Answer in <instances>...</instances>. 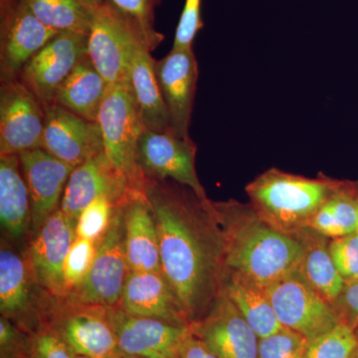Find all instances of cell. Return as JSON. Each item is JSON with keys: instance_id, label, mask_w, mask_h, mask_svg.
Returning a JSON list of instances; mask_svg holds the SVG:
<instances>
[{"instance_id": "15", "label": "cell", "mask_w": 358, "mask_h": 358, "mask_svg": "<svg viewBox=\"0 0 358 358\" xmlns=\"http://www.w3.org/2000/svg\"><path fill=\"white\" fill-rule=\"evenodd\" d=\"M58 33L33 14L26 0H17L13 8L0 17L1 83L17 79L30 59Z\"/></svg>"}, {"instance_id": "10", "label": "cell", "mask_w": 358, "mask_h": 358, "mask_svg": "<svg viewBox=\"0 0 358 358\" xmlns=\"http://www.w3.org/2000/svg\"><path fill=\"white\" fill-rule=\"evenodd\" d=\"M45 110L38 96L17 79L0 87V155L42 148Z\"/></svg>"}, {"instance_id": "3", "label": "cell", "mask_w": 358, "mask_h": 358, "mask_svg": "<svg viewBox=\"0 0 358 358\" xmlns=\"http://www.w3.org/2000/svg\"><path fill=\"white\" fill-rule=\"evenodd\" d=\"M338 183L327 178H305L271 169L251 181L246 192L253 210L263 220L284 231L294 226L305 227Z\"/></svg>"}, {"instance_id": "25", "label": "cell", "mask_w": 358, "mask_h": 358, "mask_svg": "<svg viewBox=\"0 0 358 358\" xmlns=\"http://www.w3.org/2000/svg\"><path fill=\"white\" fill-rule=\"evenodd\" d=\"M108 87L87 54L59 87L55 103L87 121L96 122Z\"/></svg>"}, {"instance_id": "46", "label": "cell", "mask_w": 358, "mask_h": 358, "mask_svg": "<svg viewBox=\"0 0 358 358\" xmlns=\"http://www.w3.org/2000/svg\"><path fill=\"white\" fill-rule=\"evenodd\" d=\"M75 358H89V357H84V355H76V357H75Z\"/></svg>"}, {"instance_id": "36", "label": "cell", "mask_w": 358, "mask_h": 358, "mask_svg": "<svg viewBox=\"0 0 358 358\" xmlns=\"http://www.w3.org/2000/svg\"><path fill=\"white\" fill-rule=\"evenodd\" d=\"M32 336L0 317V358H31Z\"/></svg>"}, {"instance_id": "35", "label": "cell", "mask_w": 358, "mask_h": 358, "mask_svg": "<svg viewBox=\"0 0 358 358\" xmlns=\"http://www.w3.org/2000/svg\"><path fill=\"white\" fill-rule=\"evenodd\" d=\"M334 265L345 284L358 280V234L336 238L329 245Z\"/></svg>"}, {"instance_id": "32", "label": "cell", "mask_w": 358, "mask_h": 358, "mask_svg": "<svg viewBox=\"0 0 358 358\" xmlns=\"http://www.w3.org/2000/svg\"><path fill=\"white\" fill-rule=\"evenodd\" d=\"M115 206L109 197H99L92 201L77 219V237L98 243L109 229Z\"/></svg>"}, {"instance_id": "24", "label": "cell", "mask_w": 358, "mask_h": 358, "mask_svg": "<svg viewBox=\"0 0 358 358\" xmlns=\"http://www.w3.org/2000/svg\"><path fill=\"white\" fill-rule=\"evenodd\" d=\"M129 83L145 129L157 133H173L155 74V59L143 42H140L134 51Z\"/></svg>"}, {"instance_id": "5", "label": "cell", "mask_w": 358, "mask_h": 358, "mask_svg": "<svg viewBox=\"0 0 358 358\" xmlns=\"http://www.w3.org/2000/svg\"><path fill=\"white\" fill-rule=\"evenodd\" d=\"M264 287L280 324L308 341L341 322L336 308L313 288L303 271Z\"/></svg>"}, {"instance_id": "4", "label": "cell", "mask_w": 358, "mask_h": 358, "mask_svg": "<svg viewBox=\"0 0 358 358\" xmlns=\"http://www.w3.org/2000/svg\"><path fill=\"white\" fill-rule=\"evenodd\" d=\"M96 122L108 159L131 189L143 192L145 178L138 166V148L145 127L129 81L109 85Z\"/></svg>"}, {"instance_id": "21", "label": "cell", "mask_w": 358, "mask_h": 358, "mask_svg": "<svg viewBox=\"0 0 358 358\" xmlns=\"http://www.w3.org/2000/svg\"><path fill=\"white\" fill-rule=\"evenodd\" d=\"M117 307L129 315L190 327L182 306L162 272H129Z\"/></svg>"}, {"instance_id": "19", "label": "cell", "mask_w": 358, "mask_h": 358, "mask_svg": "<svg viewBox=\"0 0 358 358\" xmlns=\"http://www.w3.org/2000/svg\"><path fill=\"white\" fill-rule=\"evenodd\" d=\"M131 190L127 178L102 152L75 167L66 186L60 208L66 215L77 221L81 212L99 197H109L119 205Z\"/></svg>"}, {"instance_id": "38", "label": "cell", "mask_w": 358, "mask_h": 358, "mask_svg": "<svg viewBox=\"0 0 358 358\" xmlns=\"http://www.w3.org/2000/svg\"><path fill=\"white\" fill-rule=\"evenodd\" d=\"M76 353L48 324L32 336L31 358H75Z\"/></svg>"}, {"instance_id": "33", "label": "cell", "mask_w": 358, "mask_h": 358, "mask_svg": "<svg viewBox=\"0 0 358 358\" xmlns=\"http://www.w3.org/2000/svg\"><path fill=\"white\" fill-rule=\"evenodd\" d=\"M96 242L76 237L66 258L64 279L67 296L84 282L96 253Z\"/></svg>"}, {"instance_id": "44", "label": "cell", "mask_w": 358, "mask_h": 358, "mask_svg": "<svg viewBox=\"0 0 358 358\" xmlns=\"http://www.w3.org/2000/svg\"><path fill=\"white\" fill-rule=\"evenodd\" d=\"M352 358H358V329L357 331V345H355V352H353Z\"/></svg>"}, {"instance_id": "42", "label": "cell", "mask_w": 358, "mask_h": 358, "mask_svg": "<svg viewBox=\"0 0 358 358\" xmlns=\"http://www.w3.org/2000/svg\"><path fill=\"white\" fill-rule=\"evenodd\" d=\"M81 1L92 10H94V9L98 8L99 6H103L108 0H81Z\"/></svg>"}, {"instance_id": "11", "label": "cell", "mask_w": 358, "mask_h": 358, "mask_svg": "<svg viewBox=\"0 0 358 358\" xmlns=\"http://www.w3.org/2000/svg\"><path fill=\"white\" fill-rule=\"evenodd\" d=\"M77 221L59 208L30 240L28 264L35 281L56 300L67 298L64 279L66 258L76 239Z\"/></svg>"}, {"instance_id": "18", "label": "cell", "mask_w": 358, "mask_h": 358, "mask_svg": "<svg viewBox=\"0 0 358 358\" xmlns=\"http://www.w3.org/2000/svg\"><path fill=\"white\" fill-rule=\"evenodd\" d=\"M189 327L218 358H258L260 338L223 291L210 312Z\"/></svg>"}, {"instance_id": "14", "label": "cell", "mask_w": 358, "mask_h": 358, "mask_svg": "<svg viewBox=\"0 0 358 358\" xmlns=\"http://www.w3.org/2000/svg\"><path fill=\"white\" fill-rule=\"evenodd\" d=\"M155 74L171 131L180 138H189L199 81V63L193 48L171 49L166 57L155 60Z\"/></svg>"}, {"instance_id": "26", "label": "cell", "mask_w": 358, "mask_h": 358, "mask_svg": "<svg viewBox=\"0 0 358 358\" xmlns=\"http://www.w3.org/2000/svg\"><path fill=\"white\" fill-rule=\"evenodd\" d=\"M222 291L243 315L259 338L279 331L278 320L265 287L243 274L231 272L223 282Z\"/></svg>"}, {"instance_id": "13", "label": "cell", "mask_w": 358, "mask_h": 358, "mask_svg": "<svg viewBox=\"0 0 358 358\" xmlns=\"http://www.w3.org/2000/svg\"><path fill=\"white\" fill-rule=\"evenodd\" d=\"M88 54V34L59 32L21 71L20 79L43 106L55 103L59 87Z\"/></svg>"}, {"instance_id": "40", "label": "cell", "mask_w": 358, "mask_h": 358, "mask_svg": "<svg viewBox=\"0 0 358 358\" xmlns=\"http://www.w3.org/2000/svg\"><path fill=\"white\" fill-rule=\"evenodd\" d=\"M174 358H218L209 350L203 341L195 336L190 329L181 341Z\"/></svg>"}, {"instance_id": "34", "label": "cell", "mask_w": 358, "mask_h": 358, "mask_svg": "<svg viewBox=\"0 0 358 358\" xmlns=\"http://www.w3.org/2000/svg\"><path fill=\"white\" fill-rule=\"evenodd\" d=\"M308 345L305 336L282 327L259 339L258 358H303Z\"/></svg>"}, {"instance_id": "7", "label": "cell", "mask_w": 358, "mask_h": 358, "mask_svg": "<svg viewBox=\"0 0 358 358\" xmlns=\"http://www.w3.org/2000/svg\"><path fill=\"white\" fill-rule=\"evenodd\" d=\"M129 274L121 203L115 206L109 229L96 244L95 260L88 275L65 300L106 308L117 307Z\"/></svg>"}, {"instance_id": "39", "label": "cell", "mask_w": 358, "mask_h": 358, "mask_svg": "<svg viewBox=\"0 0 358 358\" xmlns=\"http://www.w3.org/2000/svg\"><path fill=\"white\" fill-rule=\"evenodd\" d=\"M341 320L352 327L355 331L358 329V280L345 284L343 293L334 303Z\"/></svg>"}, {"instance_id": "12", "label": "cell", "mask_w": 358, "mask_h": 358, "mask_svg": "<svg viewBox=\"0 0 358 358\" xmlns=\"http://www.w3.org/2000/svg\"><path fill=\"white\" fill-rule=\"evenodd\" d=\"M197 147L189 138L145 129L138 141V162L145 178L169 179L208 199L195 167Z\"/></svg>"}, {"instance_id": "1", "label": "cell", "mask_w": 358, "mask_h": 358, "mask_svg": "<svg viewBox=\"0 0 358 358\" xmlns=\"http://www.w3.org/2000/svg\"><path fill=\"white\" fill-rule=\"evenodd\" d=\"M154 210L162 272L190 324L203 319L223 289V243L213 205L169 179L145 178Z\"/></svg>"}, {"instance_id": "20", "label": "cell", "mask_w": 358, "mask_h": 358, "mask_svg": "<svg viewBox=\"0 0 358 358\" xmlns=\"http://www.w3.org/2000/svg\"><path fill=\"white\" fill-rule=\"evenodd\" d=\"M31 199V236L61 206L65 188L75 167L44 148L18 155Z\"/></svg>"}, {"instance_id": "16", "label": "cell", "mask_w": 358, "mask_h": 358, "mask_svg": "<svg viewBox=\"0 0 358 358\" xmlns=\"http://www.w3.org/2000/svg\"><path fill=\"white\" fill-rule=\"evenodd\" d=\"M107 313L120 352L138 358H174L190 331L189 327L129 315L117 307L107 308Z\"/></svg>"}, {"instance_id": "43", "label": "cell", "mask_w": 358, "mask_h": 358, "mask_svg": "<svg viewBox=\"0 0 358 358\" xmlns=\"http://www.w3.org/2000/svg\"><path fill=\"white\" fill-rule=\"evenodd\" d=\"M110 358H138V357H133V355H126V353L120 352L115 353V355H113V357H110Z\"/></svg>"}, {"instance_id": "6", "label": "cell", "mask_w": 358, "mask_h": 358, "mask_svg": "<svg viewBox=\"0 0 358 358\" xmlns=\"http://www.w3.org/2000/svg\"><path fill=\"white\" fill-rule=\"evenodd\" d=\"M140 42H143L140 33L110 0L94 9L88 56L108 84L129 81L131 61Z\"/></svg>"}, {"instance_id": "23", "label": "cell", "mask_w": 358, "mask_h": 358, "mask_svg": "<svg viewBox=\"0 0 358 358\" xmlns=\"http://www.w3.org/2000/svg\"><path fill=\"white\" fill-rule=\"evenodd\" d=\"M31 199L18 155H0V224L11 241L31 232Z\"/></svg>"}, {"instance_id": "29", "label": "cell", "mask_w": 358, "mask_h": 358, "mask_svg": "<svg viewBox=\"0 0 358 358\" xmlns=\"http://www.w3.org/2000/svg\"><path fill=\"white\" fill-rule=\"evenodd\" d=\"M305 246L303 274L313 289L334 306L345 287L338 268L334 265L329 248L320 241H313Z\"/></svg>"}, {"instance_id": "31", "label": "cell", "mask_w": 358, "mask_h": 358, "mask_svg": "<svg viewBox=\"0 0 358 358\" xmlns=\"http://www.w3.org/2000/svg\"><path fill=\"white\" fill-rule=\"evenodd\" d=\"M357 345V331L339 322L327 333L308 341L303 358H352Z\"/></svg>"}, {"instance_id": "37", "label": "cell", "mask_w": 358, "mask_h": 358, "mask_svg": "<svg viewBox=\"0 0 358 358\" xmlns=\"http://www.w3.org/2000/svg\"><path fill=\"white\" fill-rule=\"evenodd\" d=\"M203 27L201 0H185L171 49L193 48V42Z\"/></svg>"}, {"instance_id": "41", "label": "cell", "mask_w": 358, "mask_h": 358, "mask_svg": "<svg viewBox=\"0 0 358 358\" xmlns=\"http://www.w3.org/2000/svg\"><path fill=\"white\" fill-rule=\"evenodd\" d=\"M16 2L17 0H0V17L6 15Z\"/></svg>"}, {"instance_id": "28", "label": "cell", "mask_w": 358, "mask_h": 358, "mask_svg": "<svg viewBox=\"0 0 358 358\" xmlns=\"http://www.w3.org/2000/svg\"><path fill=\"white\" fill-rule=\"evenodd\" d=\"M33 14L45 26L58 32L88 34L93 11L81 0H26Z\"/></svg>"}, {"instance_id": "30", "label": "cell", "mask_w": 358, "mask_h": 358, "mask_svg": "<svg viewBox=\"0 0 358 358\" xmlns=\"http://www.w3.org/2000/svg\"><path fill=\"white\" fill-rule=\"evenodd\" d=\"M113 4L140 33L150 51H154L164 40L155 28V10L162 0H110Z\"/></svg>"}, {"instance_id": "17", "label": "cell", "mask_w": 358, "mask_h": 358, "mask_svg": "<svg viewBox=\"0 0 358 358\" xmlns=\"http://www.w3.org/2000/svg\"><path fill=\"white\" fill-rule=\"evenodd\" d=\"M44 110L42 148L49 154L76 167L103 152L98 122L87 121L56 103Z\"/></svg>"}, {"instance_id": "22", "label": "cell", "mask_w": 358, "mask_h": 358, "mask_svg": "<svg viewBox=\"0 0 358 358\" xmlns=\"http://www.w3.org/2000/svg\"><path fill=\"white\" fill-rule=\"evenodd\" d=\"M122 209L129 272H162L157 221L145 193L131 190Z\"/></svg>"}, {"instance_id": "2", "label": "cell", "mask_w": 358, "mask_h": 358, "mask_svg": "<svg viewBox=\"0 0 358 358\" xmlns=\"http://www.w3.org/2000/svg\"><path fill=\"white\" fill-rule=\"evenodd\" d=\"M223 243L224 265L268 286L303 268L305 246L237 202H212Z\"/></svg>"}, {"instance_id": "9", "label": "cell", "mask_w": 358, "mask_h": 358, "mask_svg": "<svg viewBox=\"0 0 358 358\" xmlns=\"http://www.w3.org/2000/svg\"><path fill=\"white\" fill-rule=\"evenodd\" d=\"M44 320L76 355L110 358L120 352L106 307L51 298Z\"/></svg>"}, {"instance_id": "8", "label": "cell", "mask_w": 358, "mask_h": 358, "mask_svg": "<svg viewBox=\"0 0 358 358\" xmlns=\"http://www.w3.org/2000/svg\"><path fill=\"white\" fill-rule=\"evenodd\" d=\"M52 296L35 281L25 256L6 240L0 248V313L26 333L35 334L45 322Z\"/></svg>"}, {"instance_id": "27", "label": "cell", "mask_w": 358, "mask_h": 358, "mask_svg": "<svg viewBox=\"0 0 358 358\" xmlns=\"http://www.w3.org/2000/svg\"><path fill=\"white\" fill-rule=\"evenodd\" d=\"M357 187L355 182H339L333 194L313 214L305 227L320 236L341 238L357 232Z\"/></svg>"}, {"instance_id": "45", "label": "cell", "mask_w": 358, "mask_h": 358, "mask_svg": "<svg viewBox=\"0 0 358 358\" xmlns=\"http://www.w3.org/2000/svg\"><path fill=\"white\" fill-rule=\"evenodd\" d=\"M357 209H358V183H357ZM357 233L358 234V221H357Z\"/></svg>"}]
</instances>
